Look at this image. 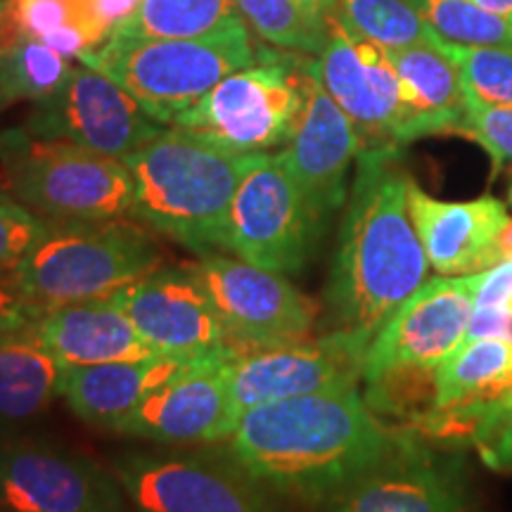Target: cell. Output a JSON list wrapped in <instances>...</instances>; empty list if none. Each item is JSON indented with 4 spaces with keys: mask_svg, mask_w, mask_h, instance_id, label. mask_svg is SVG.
Returning <instances> with one entry per match:
<instances>
[{
    "mask_svg": "<svg viewBox=\"0 0 512 512\" xmlns=\"http://www.w3.org/2000/svg\"><path fill=\"white\" fill-rule=\"evenodd\" d=\"M467 463L403 430L380 463L316 512H472Z\"/></svg>",
    "mask_w": 512,
    "mask_h": 512,
    "instance_id": "12",
    "label": "cell"
},
{
    "mask_svg": "<svg viewBox=\"0 0 512 512\" xmlns=\"http://www.w3.org/2000/svg\"><path fill=\"white\" fill-rule=\"evenodd\" d=\"M496 259H498V264H501V261H512V219L505 221L503 230L498 233Z\"/></svg>",
    "mask_w": 512,
    "mask_h": 512,
    "instance_id": "43",
    "label": "cell"
},
{
    "mask_svg": "<svg viewBox=\"0 0 512 512\" xmlns=\"http://www.w3.org/2000/svg\"><path fill=\"white\" fill-rule=\"evenodd\" d=\"M0 512H136L110 465L74 448L0 434Z\"/></svg>",
    "mask_w": 512,
    "mask_h": 512,
    "instance_id": "11",
    "label": "cell"
},
{
    "mask_svg": "<svg viewBox=\"0 0 512 512\" xmlns=\"http://www.w3.org/2000/svg\"><path fill=\"white\" fill-rule=\"evenodd\" d=\"M24 128L31 138L67 140L83 150L124 159L166 126L110 76L79 62L53 98L34 105Z\"/></svg>",
    "mask_w": 512,
    "mask_h": 512,
    "instance_id": "13",
    "label": "cell"
},
{
    "mask_svg": "<svg viewBox=\"0 0 512 512\" xmlns=\"http://www.w3.org/2000/svg\"><path fill=\"white\" fill-rule=\"evenodd\" d=\"M53 226L15 197H0V271H15L19 261L46 238Z\"/></svg>",
    "mask_w": 512,
    "mask_h": 512,
    "instance_id": "35",
    "label": "cell"
},
{
    "mask_svg": "<svg viewBox=\"0 0 512 512\" xmlns=\"http://www.w3.org/2000/svg\"><path fill=\"white\" fill-rule=\"evenodd\" d=\"M112 299L159 356L192 361L230 347L219 311L188 266H159L112 294Z\"/></svg>",
    "mask_w": 512,
    "mask_h": 512,
    "instance_id": "17",
    "label": "cell"
},
{
    "mask_svg": "<svg viewBox=\"0 0 512 512\" xmlns=\"http://www.w3.org/2000/svg\"><path fill=\"white\" fill-rule=\"evenodd\" d=\"M238 349L223 347L192 358L164 384L147 392L117 427L128 437L159 444H214L235 430L230 377Z\"/></svg>",
    "mask_w": 512,
    "mask_h": 512,
    "instance_id": "15",
    "label": "cell"
},
{
    "mask_svg": "<svg viewBox=\"0 0 512 512\" xmlns=\"http://www.w3.org/2000/svg\"><path fill=\"white\" fill-rule=\"evenodd\" d=\"M311 72L354 121L363 147L396 145L403 100L387 48L354 34L335 12L328 46L311 60Z\"/></svg>",
    "mask_w": 512,
    "mask_h": 512,
    "instance_id": "18",
    "label": "cell"
},
{
    "mask_svg": "<svg viewBox=\"0 0 512 512\" xmlns=\"http://www.w3.org/2000/svg\"><path fill=\"white\" fill-rule=\"evenodd\" d=\"M311 55L261 43L259 60L235 69L171 126L238 155H266L290 143L306 100Z\"/></svg>",
    "mask_w": 512,
    "mask_h": 512,
    "instance_id": "6",
    "label": "cell"
},
{
    "mask_svg": "<svg viewBox=\"0 0 512 512\" xmlns=\"http://www.w3.org/2000/svg\"><path fill=\"white\" fill-rule=\"evenodd\" d=\"M401 147H361L339 228L325 302L339 332L370 347L389 316L427 280L430 261L408 209Z\"/></svg>",
    "mask_w": 512,
    "mask_h": 512,
    "instance_id": "2",
    "label": "cell"
},
{
    "mask_svg": "<svg viewBox=\"0 0 512 512\" xmlns=\"http://www.w3.org/2000/svg\"><path fill=\"white\" fill-rule=\"evenodd\" d=\"M19 22H17V10L15 0H0V53L5 46L19 34Z\"/></svg>",
    "mask_w": 512,
    "mask_h": 512,
    "instance_id": "42",
    "label": "cell"
},
{
    "mask_svg": "<svg viewBox=\"0 0 512 512\" xmlns=\"http://www.w3.org/2000/svg\"><path fill=\"white\" fill-rule=\"evenodd\" d=\"M508 202L512 204V183H510V190H508Z\"/></svg>",
    "mask_w": 512,
    "mask_h": 512,
    "instance_id": "45",
    "label": "cell"
},
{
    "mask_svg": "<svg viewBox=\"0 0 512 512\" xmlns=\"http://www.w3.org/2000/svg\"><path fill=\"white\" fill-rule=\"evenodd\" d=\"M162 266L155 240L143 228L117 221H53L19 261V290L38 313L64 304L112 297Z\"/></svg>",
    "mask_w": 512,
    "mask_h": 512,
    "instance_id": "5",
    "label": "cell"
},
{
    "mask_svg": "<svg viewBox=\"0 0 512 512\" xmlns=\"http://www.w3.org/2000/svg\"><path fill=\"white\" fill-rule=\"evenodd\" d=\"M437 46L458 64L465 93L494 105H512V48L458 46L441 38Z\"/></svg>",
    "mask_w": 512,
    "mask_h": 512,
    "instance_id": "33",
    "label": "cell"
},
{
    "mask_svg": "<svg viewBox=\"0 0 512 512\" xmlns=\"http://www.w3.org/2000/svg\"><path fill=\"white\" fill-rule=\"evenodd\" d=\"M249 31L268 46L318 57L328 46L337 0H235Z\"/></svg>",
    "mask_w": 512,
    "mask_h": 512,
    "instance_id": "25",
    "label": "cell"
},
{
    "mask_svg": "<svg viewBox=\"0 0 512 512\" xmlns=\"http://www.w3.org/2000/svg\"><path fill=\"white\" fill-rule=\"evenodd\" d=\"M31 330L62 368L159 356L143 342L136 325L112 297L43 311Z\"/></svg>",
    "mask_w": 512,
    "mask_h": 512,
    "instance_id": "21",
    "label": "cell"
},
{
    "mask_svg": "<svg viewBox=\"0 0 512 512\" xmlns=\"http://www.w3.org/2000/svg\"><path fill=\"white\" fill-rule=\"evenodd\" d=\"M12 197L48 221H117L133 216L136 183L124 159L67 140L31 138Z\"/></svg>",
    "mask_w": 512,
    "mask_h": 512,
    "instance_id": "9",
    "label": "cell"
},
{
    "mask_svg": "<svg viewBox=\"0 0 512 512\" xmlns=\"http://www.w3.org/2000/svg\"><path fill=\"white\" fill-rule=\"evenodd\" d=\"M366 351L356 337L339 330L280 347L238 349L230 377L235 427L242 415L264 403L356 387Z\"/></svg>",
    "mask_w": 512,
    "mask_h": 512,
    "instance_id": "14",
    "label": "cell"
},
{
    "mask_svg": "<svg viewBox=\"0 0 512 512\" xmlns=\"http://www.w3.org/2000/svg\"><path fill=\"white\" fill-rule=\"evenodd\" d=\"M475 309L512 313V261H501L479 273L475 285Z\"/></svg>",
    "mask_w": 512,
    "mask_h": 512,
    "instance_id": "38",
    "label": "cell"
},
{
    "mask_svg": "<svg viewBox=\"0 0 512 512\" xmlns=\"http://www.w3.org/2000/svg\"><path fill=\"white\" fill-rule=\"evenodd\" d=\"M325 223L294 178L283 150L256 157L230 207L228 252L283 275L309 264Z\"/></svg>",
    "mask_w": 512,
    "mask_h": 512,
    "instance_id": "8",
    "label": "cell"
},
{
    "mask_svg": "<svg viewBox=\"0 0 512 512\" xmlns=\"http://www.w3.org/2000/svg\"><path fill=\"white\" fill-rule=\"evenodd\" d=\"M472 3L482 5L484 10L496 12V15L512 19V0H472Z\"/></svg>",
    "mask_w": 512,
    "mask_h": 512,
    "instance_id": "44",
    "label": "cell"
},
{
    "mask_svg": "<svg viewBox=\"0 0 512 512\" xmlns=\"http://www.w3.org/2000/svg\"><path fill=\"white\" fill-rule=\"evenodd\" d=\"M477 278L479 273L425 280L370 342L363 380L394 366L439 368L465 342Z\"/></svg>",
    "mask_w": 512,
    "mask_h": 512,
    "instance_id": "16",
    "label": "cell"
},
{
    "mask_svg": "<svg viewBox=\"0 0 512 512\" xmlns=\"http://www.w3.org/2000/svg\"><path fill=\"white\" fill-rule=\"evenodd\" d=\"M62 366L34 330L0 337V434L36 420L60 396Z\"/></svg>",
    "mask_w": 512,
    "mask_h": 512,
    "instance_id": "24",
    "label": "cell"
},
{
    "mask_svg": "<svg viewBox=\"0 0 512 512\" xmlns=\"http://www.w3.org/2000/svg\"><path fill=\"white\" fill-rule=\"evenodd\" d=\"M261 43L242 22L200 38L112 36L83 53L79 62L110 76L152 119L171 126L216 83L259 60Z\"/></svg>",
    "mask_w": 512,
    "mask_h": 512,
    "instance_id": "4",
    "label": "cell"
},
{
    "mask_svg": "<svg viewBox=\"0 0 512 512\" xmlns=\"http://www.w3.org/2000/svg\"><path fill=\"white\" fill-rule=\"evenodd\" d=\"M408 209L427 261L441 275L484 273L498 264L496 240L508 209L496 197L444 202L408 178Z\"/></svg>",
    "mask_w": 512,
    "mask_h": 512,
    "instance_id": "20",
    "label": "cell"
},
{
    "mask_svg": "<svg viewBox=\"0 0 512 512\" xmlns=\"http://www.w3.org/2000/svg\"><path fill=\"white\" fill-rule=\"evenodd\" d=\"M401 427L370 411L356 387L256 406L226 439L249 477L299 512H316L380 463Z\"/></svg>",
    "mask_w": 512,
    "mask_h": 512,
    "instance_id": "1",
    "label": "cell"
},
{
    "mask_svg": "<svg viewBox=\"0 0 512 512\" xmlns=\"http://www.w3.org/2000/svg\"><path fill=\"white\" fill-rule=\"evenodd\" d=\"M479 458L496 472L512 475V413L496 427L494 434L477 448Z\"/></svg>",
    "mask_w": 512,
    "mask_h": 512,
    "instance_id": "40",
    "label": "cell"
},
{
    "mask_svg": "<svg viewBox=\"0 0 512 512\" xmlns=\"http://www.w3.org/2000/svg\"><path fill=\"white\" fill-rule=\"evenodd\" d=\"M361 147L356 124L330 98L309 64L306 100L283 155L311 207L325 223L347 200V174Z\"/></svg>",
    "mask_w": 512,
    "mask_h": 512,
    "instance_id": "19",
    "label": "cell"
},
{
    "mask_svg": "<svg viewBox=\"0 0 512 512\" xmlns=\"http://www.w3.org/2000/svg\"><path fill=\"white\" fill-rule=\"evenodd\" d=\"M441 41L458 46L512 48V19L472 0H408Z\"/></svg>",
    "mask_w": 512,
    "mask_h": 512,
    "instance_id": "31",
    "label": "cell"
},
{
    "mask_svg": "<svg viewBox=\"0 0 512 512\" xmlns=\"http://www.w3.org/2000/svg\"><path fill=\"white\" fill-rule=\"evenodd\" d=\"M185 266L209 292L233 349L280 347L311 339L318 306L287 275L223 252L202 254Z\"/></svg>",
    "mask_w": 512,
    "mask_h": 512,
    "instance_id": "10",
    "label": "cell"
},
{
    "mask_svg": "<svg viewBox=\"0 0 512 512\" xmlns=\"http://www.w3.org/2000/svg\"><path fill=\"white\" fill-rule=\"evenodd\" d=\"M456 133L475 140L489 152L494 159V176L503 164L512 162V105H494L465 93V112Z\"/></svg>",
    "mask_w": 512,
    "mask_h": 512,
    "instance_id": "34",
    "label": "cell"
},
{
    "mask_svg": "<svg viewBox=\"0 0 512 512\" xmlns=\"http://www.w3.org/2000/svg\"><path fill=\"white\" fill-rule=\"evenodd\" d=\"M110 467L136 512H299L249 477L226 446L126 451Z\"/></svg>",
    "mask_w": 512,
    "mask_h": 512,
    "instance_id": "7",
    "label": "cell"
},
{
    "mask_svg": "<svg viewBox=\"0 0 512 512\" xmlns=\"http://www.w3.org/2000/svg\"><path fill=\"white\" fill-rule=\"evenodd\" d=\"M31 145L27 128H0V197H12L17 166Z\"/></svg>",
    "mask_w": 512,
    "mask_h": 512,
    "instance_id": "39",
    "label": "cell"
},
{
    "mask_svg": "<svg viewBox=\"0 0 512 512\" xmlns=\"http://www.w3.org/2000/svg\"><path fill=\"white\" fill-rule=\"evenodd\" d=\"M188 361L150 356L143 361L62 368L60 396L88 425L117 432L147 392L169 380Z\"/></svg>",
    "mask_w": 512,
    "mask_h": 512,
    "instance_id": "23",
    "label": "cell"
},
{
    "mask_svg": "<svg viewBox=\"0 0 512 512\" xmlns=\"http://www.w3.org/2000/svg\"><path fill=\"white\" fill-rule=\"evenodd\" d=\"M335 12L354 34L387 50L439 41L408 0H337Z\"/></svg>",
    "mask_w": 512,
    "mask_h": 512,
    "instance_id": "29",
    "label": "cell"
},
{
    "mask_svg": "<svg viewBox=\"0 0 512 512\" xmlns=\"http://www.w3.org/2000/svg\"><path fill=\"white\" fill-rule=\"evenodd\" d=\"M15 10L24 34L38 38L69 60H79L95 48L81 22L79 0H15Z\"/></svg>",
    "mask_w": 512,
    "mask_h": 512,
    "instance_id": "32",
    "label": "cell"
},
{
    "mask_svg": "<svg viewBox=\"0 0 512 512\" xmlns=\"http://www.w3.org/2000/svg\"><path fill=\"white\" fill-rule=\"evenodd\" d=\"M512 382V342L465 339L437 368V403Z\"/></svg>",
    "mask_w": 512,
    "mask_h": 512,
    "instance_id": "28",
    "label": "cell"
},
{
    "mask_svg": "<svg viewBox=\"0 0 512 512\" xmlns=\"http://www.w3.org/2000/svg\"><path fill=\"white\" fill-rule=\"evenodd\" d=\"M256 157L166 126L124 157L136 183L133 219L200 256L228 252L230 207Z\"/></svg>",
    "mask_w": 512,
    "mask_h": 512,
    "instance_id": "3",
    "label": "cell"
},
{
    "mask_svg": "<svg viewBox=\"0 0 512 512\" xmlns=\"http://www.w3.org/2000/svg\"><path fill=\"white\" fill-rule=\"evenodd\" d=\"M401 81L403 114L396 145L437 133H456L465 112L458 64L437 43L387 50Z\"/></svg>",
    "mask_w": 512,
    "mask_h": 512,
    "instance_id": "22",
    "label": "cell"
},
{
    "mask_svg": "<svg viewBox=\"0 0 512 512\" xmlns=\"http://www.w3.org/2000/svg\"><path fill=\"white\" fill-rule=\"evenodd\" d=\"M74 64L38 38L19 34L0 53V110L15 102L53 98L67 83Z\"/></svg>",
    "mask_w": 512,
    "mask_h": 512,
    "instance_id": "27",
    "label": "cell"
},
{
    "mask_svg": "<svg viewBox=\"0 0 512 512\" xmlns=\"http://www.w3.org/2000/svg\"><path fill=\"white\" fill-rule=\"evenodd\" d=\"M242 22L245 19L235 0H143L136 15L126 19L112 36L200 38Z\"/></svg>",
    "mask_w": 512,
    "mask_h": 512,
    "instance_id": "26",
    "label": "cell"
},
{
    "mask_svg": "<svg viewBox=\"0 0 512 512\" xmlns=\"http://www.w3.org/2000/svg\"><path fill=\"white\" fill-rule=\"evenodd\" d=\"M41 316L24 292L19 290V283L12 271H0V337L22 332L36 323Z\"/></svg>",
    "mask_w": 512,
    "mask_h": 512,
    "instance_id": "37",
    "label": "cell"
},
{
    "mask_svg": "<svg viewBox=\"0 0 512 512\" xmlns=\"http://www.w3.org/2000/svg\"><path fill=\"white\" fill-rule=\"evenodd\" d=\"M465 339H503V342H512V313L472 309Z\"/></svg>",
    "mask_w": 512,
    "mask_h": 512,
    "instance_id": "41",
    "label": "cell"
},
{
    "mask_svg": "<svg viewBox=\"0 0 512 512\" xmlns=\"http://www.w3.org/2000/svg\"><path fill=\"white\" fill-rule=\"evenodd\" d=\"M143 0H79L81 22L98 48L117 31L126 19L136 15Z\"/></svg>",
    "mask_w": 512,
    "mask_h": 512,
    "instance_id": "36",
    "label": "cell"
},
{
    "mask_svg": "<svg viewBox=\"0 0 512 512\" xmlns=\"http://www.w3.org/2000/svg\"><path fill=\"white\" fill-rule=\"evenodd\" d=\"M363 399L377 418L394 427H408L437 403V368L394 366L368 377Z\"/></svg>",
    "mask_w": 512,
    "mask_h": 512,
    "instance_id": "30",
    "label": "cell"
}]
</instances>
